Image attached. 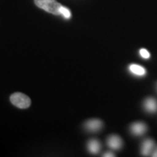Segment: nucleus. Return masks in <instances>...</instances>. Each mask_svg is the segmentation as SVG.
Wrapping results in <instances>:
<instances>
[{
	"mask_svg": "<svg viewBox=\"0 0 157 157\" xmlns=\"http://www.w3.org/2000/svg\"><path fill=\"white\" fill-rule=\"evenodd\" d=\"M60 14L63 15L66 18H70L71 17V13L69 10L66 8V7H63V6L61 7V8H60Z\"/></svg>",
	"mask_w": 157,
	"mask_h": 157,
	"instance_id": "9b49d317",
	"label": "nucleus"
},
{
	"mask_svg": "<svg viewBox=\"0 0 157 157\" xmlns=\"http://www.w3.org/2000/svg\"><path fill=\"white\" fill-rule=\"evenodd\" d=\"M130 131L132 135L135 136H140L145 134L147 131V126L146 124L137 121V122L133 123L130 126Z\"/></svg>",
	"mask_w": 157,
	"mask_h": 157,
	"instance_id": "20e7f679",
	"label": "nucleus"
},
{
	"mask_svg": "<svg viewBox=\"0 0 157 157\" xmlns=\"http://www.w3.org/2000/svg\"><path fill=\"white\" fill-rule=\"evenodd\" d=\"M156 88H157V86H156Z\"/></svg>",
	"mask_w": 157,
	"mask_h": 157,
	"instance_id": "4468645a",
	"label": "nucleus"
},
{
	"mask_svg": "<svg viewBox=\"0 0 157 157\" xmlns=\"http://www.w3.org/2000/svg\"><path fill=\"white\" fill-rule=\"evenodd\" d=\"M139 53H140V56L142 57L143 59H149V58H150L151 55L148 52V51L146 50V49H143V48L140 49Z\"/></svg>",
	"mask_w": 157,
	"mask_h": 157,
	"instance_id": "9d476101",
	"label": "nucleus"
},
{
	"mask_svg": "<svg viewBox=\"0 0 157 157\" xmlns=\"http://www.w3.org/2000/svg\"><path fill=\"white\" fill-rule=\"evenodd\" d=\"M129 71L132 73L133 75L137 76H144L146 74V68L140 65L137 64H131L129 66Z\"/></svg>",
	"mask_w": 157,
	"mask_h": 157,
	"instance_id": "6e6552de",
	"label": "nucleus"
},
{
	"mask_svg": "<svg viewBox=\"0 0 157 157\" xmlns=\"http://www.w3.org/2000/svg\"><path fill=\"white\" fill-rule=\"evenodd\" d=\"M11 103L19 109H27L30 106L31 100L28 96L21 93H15L10 96Z\"/></svg>",
	"mask_w": 157,
	"mask_h": 157,
	"instance_id": "f03ea898",
	"label": "nucleus"
},
{
	"mask_svg": "<svg viewBox=\"0 0 157 157\" xmlns=\"http://www.w3.org/2000/svg\"><path fill=\"white\" fill-rule=\"evenodd\" d=\"M151 156H154V157H157V147H156V148H154V151H153V153H152Z\"/></svg>",
	"mask_w": 157,
	"mask_h": 157,
	"instance_id": "ddd939ff",
	"label": "nucleus"
},
{
	"mask_svg": "<svg viewBox=\"0 0 157 157\" xmlns=\"http://www.w3.org/2000/svg\"><path fill=\"white\" fill-rule=\"evenodd\" d=\"M155 148V142L152 139L147 138L143 140V142L141 145L140 151L143 156H148L152 154Z\"/></svg>",
	"mask_w": 157,
	"mask_h": 157,
	"instance_id": "7ed1b4c3",
	"label": "nucleus"
},
{
	"mask_svg": "<svg viewBox=\"0 0 157 157\" xmlns=\"http://www.w3.org/2000/svg\"><path fill=\"white\" fill-rule=\"evenodd\" d=\"M107 143L110 148L114 149V150H119L122 146V140H121V137L115 135H111L109 137L107 140Z\"/></svg>",
	"mask_w": 157,
	"mask_h": 157,
	"instance_id": "39448f33",
	"label": "nucleus"
},
{
	"mask_svg": "<svg viewBox=\"0 0 157 157\" xmlns=\"http://www.w3.org/2000/svg\"><path fill=\"white\" fill-rule=\"evenodd\" d=\"M87 148L89 149L90 152L92 153V154H98L100 151V150H101V143L98 140L93 139V140H90L89 143H88Z\"/></svg>",
	"mask_w": 157,
	"mask_h": 157,
	"instance_id": "1a4fd4ad",
	"label": "nucleus"
},
{
	"mask_svg": "<svg viewBox=\"0 0 157 157\" xmlns=\"http://www.w3.org/2000/svg\"><path fill=\"white\" fill-rule=\"evenodd\" d=\"M103 156H105V157H111V156H115V155L113 154V153L107 152V153H105V154H103Z\"/></svg>",
	"mask_w": 157,
	"mask_h": 157,
	"instance_id": "f8f14e48",
	"label": "nucleus"
},
{
	"mask_svg": "<svg viewBox=\"0 0 157 157\" xmlns=\"http://www.w3.org/2000/svg\"><path fill=\"white\" fill-rule=\"evenodd\" d=\"M34 3L39 8L48 13L56 15H61L60 8L62 5L56 0H34Z\"/></svg>",
	"mask_w": 157,
	"mask_h": 157,
	"instance_id": "f257e3e1",
	"label": "nucleus"
},
{
	"mask_svg": "<svg viewBox=\"0 0 157 157\" xmlns=\"http://www.w3.org/2000/svg\"><path fill=\"white\" fill-rule=\"evenodd\" d=\"M143 106L147 112L154 113L157 111V101L154 98H148L145 100Z\"/></svg>",
	"mask_w": 157,
	"mask_h": 157,
	"instance_id": "423d86ee",
	"label": "nucleus"
},
{
	"mask_svg": "<svg viewBox=\"0 0 157 157\" xmlns=\"http://www.w3.org/2000/svg\"><path fill=\"white\" fill-rule=\"evenodd\" d=\"M103 127V122L99 119H90L85 123V128L90 132H97Z\"/></svg>",
	"mask_w": 157,
	"mask_h": 157,
	"instance_id": "0eeeda50",
	"label": "nucleus"
}]
</instances>
